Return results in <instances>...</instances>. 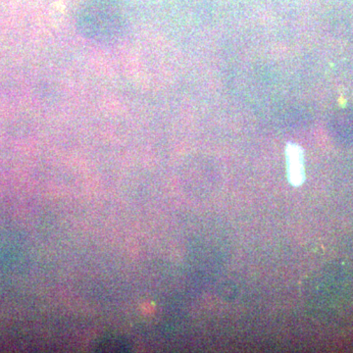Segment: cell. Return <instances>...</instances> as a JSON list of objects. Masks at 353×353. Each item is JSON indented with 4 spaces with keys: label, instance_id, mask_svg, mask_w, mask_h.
Masks as SVG:
<instances>
[{
    "label": "cell",
    "instance_id": "2",
    "mask_svg": "<svg viewBox=\"0 0 353 353\" xmlns=\"http://www.w3.org/2000/svg\"><path fill=\"white\" fill-rule=\"evenodd\" d=\"M287 155L288 174L292 185H301L305 179L304 171L303 152L296 143H289L285 148Z\"/></svg>",
    "mask_w": 353,
    "mask_h": 353
},
{
    "label": "cell",
    "instance_id": "1",
    "mask_svg": "<svg viewBox=\"0 0 353 353\" xmlns=\"http://www.w3.org/2000/svg\"><path fill=\"white\" fill-rule=\"evenodd\" d=\"M79 32L95 43L117 41L126 20L121 0H85L77 21Z\"/></svg>",
    "mask_w": 353,
    "mask_h": 353
}]
</instances>
